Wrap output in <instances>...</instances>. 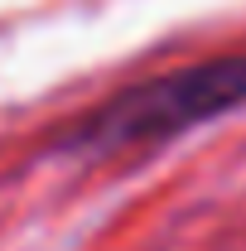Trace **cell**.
Wrapping results in <instances>:
<instances>
[{
    "label": "cell",
    "mask_w": 246,
    "mask_h": 251,
    "mask_svg": "<svg viewBox=\"0 0 246 251\" xmlns=\"http://www.w3.org/2000/svg\"><path fill=\"white\" fill-rule=\"evenodd\" d=\"M246 106V53H213V58L184 63L169 73L140 77L77 121L53 140V150L68 159H116L140 155L179 140L198 126L237 116Z\"/></svg>",
    "instance_id": "obj_1"
}]
</instances>
